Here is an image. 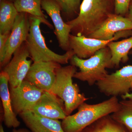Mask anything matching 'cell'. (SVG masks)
Here are the masks:
<instances>
[{"label": "cell", "instance_id": "6da1fadb", "mask_svg": "<svg viewBox=\"0 0 132 132\" xmlns=\"http://www.w3.org/2000/svg\"><path fill=\"white\" fill-rule=\"evenodd\" d=\"M111 0H83L78 16L66 22L73 35L87 37L98 29L111 12Z\"/></svg>", "mask_w": 132, "mask_h": 132}, {"label": "cell", "instance_id": "7a4b0ae2", "mask_svg": "<svg viewBox=\"0 0 132 132\" xmlns=\"http://www.w3.org/2000/svg\"><path fill=\"white\" fill-rule=\"evenodd\" d=\"M120 101L117 97L95 104L84 102L75 114L66 116L61 122L65 132H81L86 127L99 119L115 112L119 109Z\"/></svg>", "mask_w": 132, "mask_h": 132}, {"label": "cell", "instance_id": "3957f363", "mask_svg": "<svg viewBox=\"0 0 132 132\" xmlns=\"http://www.w3.org/2000/svg\"><path fill=\"white\" fill-rule=\"evenodd\" d=\"M111 59V51L108 46L88 59H80L75 55L70 60L71 65L79 68V71L76 73L73 78L93 86L108 74L106 69L114 68Z\"/></svg>", "mask_w": 132, "mask_h": 132}, {"label": "cell", "instance_id": "277c9868", "mask_svg": "<svg viewBox=\"0 0 132 132\" xmlns=\"http://www.w3.org/2000/svg\"><path fill=\"white\" fill-rule=\"evenodd\" d=\"M77 70V67L72 65L60 67L57 70L56 79L49 92L64 102L67 116L88 99L84 94L80 93L78 85L73 82Z\"/></svg>", "mask_w": 132, "mask_h": 132}, {"label": "cell", "instance_id": "5b68a950", "mask_svg": "<svg viewBox=\"0 0 132 132\" xmlns=\"http://www.w3.org/2000/svg\"><path fill=\"white\" fill-rule=\"evenodd\" d=\"M30 27L26 41L30 56L34 62L52 61L60 64H67L75 55L72 50L67 51L63 55L57 54L47 46L42 34L40 19L29 15Z\"/></svg>", "mask_w": 132, "mask_h": 132}, {"label": "cell", "instance_id": "8992f818", "mask_svg": "<svg viewBox=\"0 0 132 132\" xmlns=\"http://www.w3.org/2000/svg\"><path fill=\"white\" fill-rule=\"evenodd\" d=\"M100 92L106 96L124 95L132 88V65L123 67L96 82Z\"/></svg>", "mask_w": 132, "mask_h": 132}, {"label": "cell", "instance_id": "52a82bcc", "mask_svg": "<svg viewBox=\"0 0 132 132\" xmlns=\"http://www.w3.org/2000/svg\"><path fill=\"white\" fill-rule=\"evenodd\" d=\"M44 92L26 80L19 86L10 88L12 106L16 115L31 112Z\"/></svg>", "mask_w": 132, "mask_h": 132}, {"label": "cell", "instance_id": "ba28073f", "mask_svg": "<svg viewBox=\"0 0 132 132\" xmlns=\"http://www.w3.org/2000/svg\"><path fill=\"white\" fill-rule=\"evenodd\" d=\"M131 36H132V30L119 32L116 34L115 38L107 40L89 38L85 36L70 34L69 38V48L72 50L75 54L79 58L87 59L93 55L100 50L107 46L111 42Z\"/></svg>", "mask_w": 132, "mask_h": 132}, {"label": "cell", "instance_id": "9c48e42d", "mask_svg": "<svg viewBox=\"0 0 132 132\" xmlns=\"http://www.w3.org/2000/svg\"><path fill=\"white\" fill-rule=\"evenodd\" d=\"M30 27L29 15L19 13L5 46L0 57L1 67H4L11 60L14 52L27 40Z\"/></svg>", "mask_w": 132, "mask_h": 132}, {"label": "cell", "instance_id": "30bf717a", "mask_svg": "<svg viewBox=\"0 0 132 132\" xmlns=\"http://www.w3.org/2000/svg\"><path fill=\"white\" fill-rule=\"evenodd\" d=\"M30 57L26 42L14 52L11 60L2 71L7 74L10 88L17 87L25 79L31 65Z\"/></svg>", "mask_w": 132, "mask_h": 132}, {"label": "cell", "instance_id": "8fae6325", "mask_svg": "<svg viewBox=\"0 0 132 132\" xmlns=\"http://www.w3.org/2000/svg\"><path fill=\"white\" fill-rule=\"evenodd\" d=\"M61 66L55 62H36L31 65L25 79L44 91L50 92Z\"/></svg>", "mask_w": 132, "mask_h": 132}, {"label": "cell", "instance_id": "7c38bea8", "mask_svg": "<svg viewBox=\"0 0 132 132\" xmlns=\"http://www.w3.org/2000/svg\"><path fill=\"white\" fill-rule=\"evenodd\" d=\"M41 6L52 19L55 28L54 33L59 46L65 51L70 50L69 38L71 28L64 22L62 18L60 6L55 0H42Z\"/></svg>", "mask_w": 132, "mask_h": 132}, {"label": "cell", "instance_id": "4fadbf2b", "mask_svg": "<svg viewBox=\"0 0 132 132\" xmlns=\"http://www.w3.org/2000/svg\"><path fill=\"white\" fill-rule=\"evenodd\" d=\"M39 116L63 120L67 116L64 102L51 92L45 91L31 111Z\"/></svg>", "mask_w": 132, "mask_h": 132}, {"label": "cell", "instance_id": "5bb4252c", "mask_svg": "<svg viewBox=\"0 0 132 132\" xmlns=\"http://www.w3.org/2000/svg\"><path fill=\"white\" fill-rule=\"evenodd\" d=\"M132 30V22L122 15L111 14L98 29L87 36L102 40H110L121 31Z\"/></svg>", "mask_w": 132, "mask_h": 132}, {"label": "cell", "instance_id": "9a60e30c", "mask_svg": "<svg viewBox=\"0 0 132 132\" xmlns=\"http://www.w3.org/2000/svg\"><path fill=\"white\" fill-rule=\"evenodd\" d=\"M19 116L32 132H65L59 120L42 117L32 112Z\"/></svg>", "mask_w": 132, "mask_h": 132}, {"label": "cell", "instance_id": "2e32d148", "mask_svg": "<svg viewBox=\"0 0 132 132\" xmlns=\"http://www.w3.org/2000/svg\"><path fill=\"white\" fill-rule=\"evenodd\" d=\"M9 76L2 71L0 74V96L3 110V121L8 128H16L20 125L13 109L8 87Z\"/></svg>", "mask_w": 132, "mask_h": 132}, {"label": "cell", "instance_id": "e0dca14e", "mask_svg": "<svg viewBox=\"0 0 132 132\" xmlns=\"http://www.w3.org/2000/svg\"><path fill=\"white\" fill-rule=\"evenodd\" d=\"M107 46L111 51L113 65L118 67L121 62L126 63L129 60L128 54L132 48V36L119 41L111 42Z\"/></svg>", "mask_w": 132, "mask_h": 132}, {"label": "cell", "instance_id": "ac0fdd59", "mask_svg": "<svg viewBox=\"0 0 132 132\" xmlns=\"http://www.w3.org/2000/svg\"><path fill=\"white\" fill-rule=\"evenodd\" d=\"M42 0H14L13 4L19 13H25L40 19L42 23L51 29L53 27L42 11Z\"/></svg>", "mask_w": 132, "mask_h": 132}, {"label": "cell", "instance_id": "d6986e66", "mask_svg": "<svg viewBox=\"0 0 132 132\" xmlns=\"http://www.w3.org/2000/svg\"><path fill=\"white\" fill-rule=\"evenodd\" d=\"M19 13L13 3L8 0H1L0 34L11 32Z\"/></svg>", "mask_w": 132, "mask_h": 132}, {"label": "cell", "instance_id": "ffe728a7", "mask_svg": "<svg viewBox=\"0 0 132 132\" xmlns=\"http://www.w3.org/2000/svg\"><path fill=\"white\" fill-rule=\"evenodd\" d=\"M81 132H127L125 127L111 117V114L99 119Z\"/></svg>", "mask_w": 132, "mask_h": 132}, {"label": "cell", "instance_id": "44dd1931", "mask_svg": "<svg viewBox=\"0 0 132 132\" xmlns=\"http://www.w3.org/2000/svg\"><path fill=\"white\" fill-rule=\"evenodd\" d=\"M111 116L114 120L123 126L127 132H132V100L123 99L120 101L119 109Z\"/></svg>", "mask_w": 132, "mask_h": 132}, {"label": "cell", "instance_id": "7402d4cb", "mask_svg": "<svg viewBox=\"0 0 132 132\" xmlns=\"http://www.w3.org/2000/svg\"><path fill=\"white\" fill-rule=\"evenodd\" d=\"M80 3V0H60V5L61 10L69 15L77 12Z\"/></svg>", "mask_w": 132, "mask_h": 132}, {"label": "cell", "instance_id": "603a6c76", "mask_svg": "<svg viewBox=\"0 0 132 132\" xmlns=\"http://www.w3.org/2000/svg\"><path fill=\"white\" fill-rule=\"evenodd\" d=\"M131 0H114V14L123 15L128 12Z\"/></svg>", "mask_w": 132, "mask_h": 132}, {"label": "cell", "instance_id": "cb8c5ba5", "mask_svg": "<svg viewBox=\"0 0 132 132\" xmlns=\"http://www.w3.org/2000/svg\"><path fill=\"white\" fill-rule=\"evenodd\" d=\"M11 32L4 34H0V57H2L6 44Z\"/></svg>", "mask_w": 132, "mask_h": 132}, {"label": "cell", "instance_id": "d4e9b609", "mask_svg": "<svg viewBox=\"0 0 132 132\" xmlns=\"http://www.w3.org/2000/svg\"><path fill=\"white\" fill-rule=\"evenodd\" d=\"M128 13V14L127 18H128L132 22V0H131L130 5H129Z\"/></svg>", "mask_w": 132, "mask_h": 132}, {"label": "cell", "instance_id": "484cf974", "mask_svg": "<svg viewBox=\"0 0 132 132\" xmlns=\"http://www.w3.org/2000/svg\"><path fill=\"white\" fill-rule=\"evenodd\" d=\"M121 98L123 100H132V93H127L126 94L124 95L121 96Z\"/></svg>", "mask_w": 132, "mask_h": 132}, {"label": "cell", "instance_id": "4316f807", "mask_svg": "<svg viewBox=\"0 0 132 132\" xmlns=\"http://www.w3.org/2000/svg\"><path fill=\"white\" fill-rule=\"evenodd\" d=\"M12 132H32L30 130H27L25 128H20L19 129H16V128H14Z\"/></svg>", "mask_w": 132, "mask_h": 132}, {"label": "cell", "instance_id": "83f0119b", "mask_svg": "<svg viewBox=\"0 0 132 132\" xmlns=\"http://www.w3.org/2000/svg\"><path fill=\"white\" fill-rule=\"evenodd\" d=\"M0 132H5L3 128V127L2 125H1V126H0Z\"/></svg>", "mask_w": 132, "mask_h": 132}, {"label": "cell", "instance_id": "f1b7e54d", "mask_svg": "<svg viewBox=\"0 0 132 132\" xmlns=\"http://www.w3.org/2000/svg\"><path fill=\"white\" fill-rule=\"evenodd\" d=\"M55 1H56L59 3V5H60V0H55Z\"/></svg>", "mask_w": 132, "mask_h": 132}, {"label": "cell", "instance_id": "f546056e", "mask_svg": "<svg viewBox=\"0 0 132 132\" xmlns=\"http://www.w3.org/2000/svg\"><path fill=\"white\" fill-rule=\"evenodd\" d=\"M8 1H9L12 2L13 1H14V0H8Z\"/></svg>", "mask_w": 132, "mask_h": 132}, {"label": "cell", "instance_id": "4dcf8cb0", "mask_svg": "<svg viewBox=\"0 0 132 132\" xmlns=\"http://www.w3.org/2000/svg\"><path fill=\"white\" fill-rule=\"evenodd\" d=\"M0 1H1V0H0Z\"/></svg>", "mask_w": 132, "mask_h": 132}]
</instances>
